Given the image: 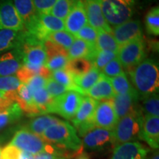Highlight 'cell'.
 Here are the masks:
<instances>
[{"label": "cell", "mask_w": 159, "mask_h": 159, "mask_svg": "<svg viewBox=\"0 0 159 159\" xmlns=\"http://www.w3.org/2000/svg\"><path fill=\"white\" fill-rule=\"evenodd\" d=\"M43 140L64 151L69 155L78 156L82 154L83 142L77 135L73 125L66 121L57 122L43 133L41 136Z\"/></svg>", "instance_id": "cell-1"}, {"label": "cell", "mask_w": 159, "mask_h": 159, "mask_svg": "<svg viewBox=\"0 0 159 159\" xmlns=\"http://www.w3.org/2000/svg\"><path fill=\"white\" fill-rule=\"evenodd\" d=\"M134 89L140 99L158 93L159 68L154 60L145 58L134 68L128 71Z\"/></svg>", "instance_id": "cell-2"}, {"label": "cell", "mask_w": 159, "mask_h": 159, "mask_svg": "<svg viewBox=\"0 0 159 159\" xmlns=\"http://www.w3.org/2000/svg\"><path fill=\"white\" fill-rule=\"evenodd\" d=\"M10 144L23 152H29L33 155L49 152L63 155L69 158H70V156L61 149L47 142L41 136L33 134L26 128L18 130L12 139Z\"/></svg>", "instance_id": "cell-3"}, {"label": "cell", "mask_w": 159, "mask_h": 159, "mask_svg": "<svg viewBox=\"0 0 159 159\" xmlns=\"http://www.w3.org/2000/svg\"><path fill=\"white\" fill-rule=\"evenodd\" d=\"M143 115L141 110L119 119L112 130L114 147L140 139Z\"/></svg>", "instance_id": "cell-4"}, {"label": "cell", "mask_w": 159, "mask_h": 159, "mask_svg": "<svg viewBox=\"0 0 159 159\" xmlns=\"http://www.w3.org/2000/svg\"><path fill=\"white\" fill-rule=\"evenodd\" d=\"M102 11L106 22L117 26L131 19L135 10V0H101Z\"/></svg>", "instance_id": "cell-5"}, {"label": "cell", "mask_w": 159, "mask_h": 159, "mask_svg": "<svg viewBox=\"0 0 159 159\" xmlns=\"http://www.w3.org/2000/svg\"><path fill=\"white\" fill-rule=\"evenodd\" d=\"M43 43V41L29 35L25 30L23 43L20 47L22 52L23 65L37 71L39 75L41 68L43 66H45L47 61Z\"/></svg>", "instance_id": "cell-6"}, {"label": "cell", "mask_w": 159, "mask_h": 159, "mask_svg": "<svg viewBox=\"0 0 159 159\" xmlns=\"http://www.w3.org/2000/svg\"><path fill=\"white\" fill-rule=\"evenodd\" d=\"M84 97L85 95L76 91H66L64 94L52 98L47 114H56L66 119L71 120L76 114Z\"/></svg>", "instance_id": "cell-7"}, {"label": "cell", "mask_w": 159, "mask_h": 159, "mask_svg": "<svg viewBox=\"0 0 159 159\" xmlns=\"http://www.w3.org/2000/svg\"><path fill=\"white\" fill-rule=\"evenodd\" d=\"M98 101L89 97H84L74 118L71 119L74 128L80 136L83 137L96 128L94 115Z\"/></svg>", "instance_id": "cell-8"}, {"label": "cell", "mask_w": 159, "mask_h": 159, "mask_svg": "<svg viewBox=\"0 0 159 159\" xmlns=\"http://www.w3.org/2000/svg\"><path fill=\"white\" fill-rule=\"evenodd\" d=\"M145 47L144 38H142L119 47L116 57L122 65L123 69L128 71L144 61L146 58Z\"/></svg>", "instance_id": "cell-9"}, {"label": "cell", "mask_w": 159, "mask_h": 159, "mask_svg": "<svg viewBox=\"0 0 159 159\" xmlns=\"http://www.w3.org/2000/svg\"><path fill=\"white\" fill-rule=\"evenodd\" d=\"M61 30H65L63 20L58 19L50 13H42L38 16L37 21L33 30L30 32H26L43 42L50 33Z\"/></svg>", "instance_id": "cell-10"}, {"label": "cell", "mask_w": 159, "mask_h": 159, "mask_svg": "<svg viewBox=\"0 0 159 159\" xmlns=\"http://www.w3.org/2000/svg\"><path fill=\"white\" fill-rule=\"evenodd\" d=\"M111 33L119 47L134 40L143 38L142 27L139 20L130 19L115 26Z\"/></svg>", "instance_id": "cell-11"}, {"label": "cell", "mask_w": 159, "mask_h": 159, "mask_svg": "<svg viewBox=\"0 0 159 159\" xmlns=\"http://www.w3.org/2000/svg\"><path fill=\"white\" fill-rule=\"evenodd\" d=\"M118 120L111 99L98 102L94 115V122L96 128L112 131Z\"/></svg>", "instance_id": "cell-12"}, {"label": "cell", "mask_w": 159, "mask_h": 159, "mask_svg": "<svg viewBox=\"0 0 159 159\" xmlns=\"http://www.w3.org/2000/svg\"><path fill=\"white\" fill-rule=\"evenodd\" d=\"M0 30H25L22 21L12 0H0Z\"/></svg>", "instance_id": "cell-13"}, {"label": "cell", "mask_w": 159, "mask_h": 159, "mask_svg": "<svg viewBox=\"0 0 159 159\" xmlns=\"http://www.w3.org/2000/svg\"><path fill=\"white\" fill-rule=\"evenodd\" d=\"M111 100L119 119L140 110V106L139 105L140 97L135 89L128 94H115Z\"/></svg>", "instance_id": "cell-14"}, {"label": "cell", "mask_w": 159, "mask_h": 159, "mask_svg": "<svg viewBox=\"0 0 159 159\" xmlns=\"http://www.w3.org/2000/svg\"><path fill=\"white\" fill-rule=\"evenodd\" d=\"M83 146L91 150H102L113 144V134L111 130L95 128L83 136Z\"/></svg>", "instance_id": "cell-15"}, {"label": "cell", "mask_w": 159, "mask_h": 159, "mask_svg": "<svg viewBox=\"0 0 159 159\" xmlns=\"http://www.w3.org/2000/svg\"><path fill=\"white\" fill-rule=\"evenodd\" d=\"M84 5L88 24L97 32L105 30L111 33L112 28L106 22L103 16L101 0H85Z\"/></svg>", "instance_id": "cell-16"}, {"label": "cell", "mask_w": 159, "mask_h": 159, "mask_svg": "<svg viewBox=\"0 0 159 159\" xmlns=\"http://www.w3.org/2000/svg\"><path fill=\"white\" fill-rule=\"evenodd\" d=\"M150 149L139 142L123 143L115 147L111 159H148Z\"/></svg>", "instance_id": "cell-17"}, {"label": "cell", "mask_w": 159, "mask_h": 159, "mask_svg": "<svg viewBox=\"0 0 159 159\" xmlns=\"http://www.w3.org/2000/svg\"><path fill=\"white\" fill-rule=\"evenodd\" d=\"M88 24L85 5L83 0H78L69 15L64 19L65 30L75 35Z\"/></svg>", "instance_id": "cell-18"}, {"label": "cell", "mask_w": 159, "mask_h": 159, "mask_svg": "<svg viewBox=\"0 0 159 159\" xmlns=\"http://www.w3.org/2000/svg\"><path fill=\"white\" fill-rule=\"evenodd\" d=\"M22 65V52L20 47L4 53L0 56V77L15 75Z\"/></svg>", "instance_id": "cell-19"}, {"label": "cell", "mask_w": 159, "mask_h": 159, "mask_svg": "<svg viewBox=\"0 0 159 159\" xmlns=\"http://www.w3.org/2000/svg\"><path fill=\"white\" fill-rule=\"evenodd\" d=\"M140 139L144 141L151 148H159V116H143Z\"/></svg>", "instance_id": "cell-20"}, {"label": "cell", "mask_w": 159, "mask_h": 159, "mask_svg": "<svg viewBox=\"0 0 159 159\" xmlns=\"http://www.w3.org/2000/svg\"><path fill=\"white\" fill-rule=\"evenodd\" d=\"M18 14L22 21L25 30L30 32L36 23L39 13L35 10L33 0H12Z\"/></svg>", "instance_id": "cell-21"}, {"label": "cell", "mask_w": 159, "mask_h": 159, "mask_svg": "<svg viewBox=\"0 0 159 159\" xmlns=\"http://www.w3.org/2000/svg\"><path fill=\"white\" fill-rule=\"evenodd\" d=\"M85 94L97 101L111 99L115 95L110 78L105 76L102 73L97 83L87 91Z\"/></svg>", "instance_id": "cell-22"}, {"label": "cell", "mask_w": 159, "mask_h": 159, "mask_svg": "<svg viewBox=\"0 0 159 159\" xmlns=\"http://www.w3.org/2000/svg\"><path fill=\"white\" fill-rule=\"evenodd\" d=\"M97 51L96 44H90L81 39H75L68 49V57L69 60L83 57L92 62Z\"/></svg>", "instance_id": "cell-23"}, {"label": "cell", "mask_w": 159, "mask_h": 159, "mask_svg": "<svg viewBox=\"0 0 159 159\" xmlns=\"http://www.w3.org/2000/svg\"><path fill=\"white\" fill-rule=\"evenodd\" d=\"M25 30L16 32L11 30H0V54L21 47Z\"/></svg>", "instance_id": "cell-24"}, {"label": "cell", "mask_w": 159, "mask_h": 159, "mask_svg": "<svg viewBox=\"0 0 159 159\" xmlns=\"http://www.w3.org/2000/svg\"><path fill=\"white\" fill-rule=\"evenodd\" d=\"M61 121V120L60 119L51 116V115H42L41 116L35 117V118L31 119L25 128L33 134L41 137L43 133L49 127L57 124Z\"/></svg>", "instance_id": "cell-25"}, {"label": "cell", "mask_w": 159, "mask_h": 159, "mask_svg": "<svg viewBox=\"0 0 159 159\" xmlns=\"http://www.w3.org/2000/svg\"><path fill=\"white\" fill-rule=\"evenodd\" d=\"M100 75L101 71L93 66L87 74L80 77H74L75 84L77 87V91L85 95L87 91L97 83Z\"/></svg>", "instance_id": "cell-26"}, {"label": "cell", "mask_w": 159, "mask_h": 159, "mask_svg": "<svg viewBox=\"0 0 159 159\" xmlns=\"http://www.w3.org/2000/svg\"><path fill=\"white\" fill-rule=\"evenodd\" d=\"M94 65L91 61L80 57L69 60L64 69L68 71L74 77L83 76L93 68Z\"/></svg>", "instance_id": "cell-27"}, {"label": "cell", "mask_w": 159, "mask_h": 159, "mask_svg": "<svg viewBox=\"0 0 159 159\" xmlns=\"http://www.w3.org/2000/svg\"><path fill=\"white\" fill-rule=\"evenodd\" d=\"M96 47L99 51H110L116 53L119 49V45L117 44L116 40L113 36L112 33L105 30L98 31Z\"/></svg>", "instance_id": "cell-28"}, {"label": "cell", "mask_w": 159, "mask_h": 159, "mask_svg": "<svg viewBox=\"0 0 159 159\" xmlns=\"http://www.w3.org/2000/svg\"><path fill=\"white\" fill-rule=\"evenodd\" d=\"M142 103L139 105L143 116H159V97L158 93L149 95L140 99Z\"/></svg>", "instance_id": "cell-29"}, {"label": "cell", "mask_w": 159, "mask_h": 159, "mask_svg": "<svg viewBox=\"0 0 159 159\" xmlns=\"http://www.w3.org/2000/svg\"><path fill=\"white\" fill-rule=\"evenodd\" d=\"M33 101L35 108L40 112V114L43 115L47 114L48 108L52 100V98L49 96L45 88L38 89L33 91Z\"/></svg>", "instance_id": "cell-30"}, {"label": "cell", "mask_w": 159, "mask_h": 159, "mask_svg": "<svg viewBox=\"0 0 159 159\" xmlns=\"http://www.w3.org/2000/svg\"><path fill=\"white\" fill-rule=\"evenodd\" d=\"M110 80L115 94H125L134 90V87L125 72L118 76L110 78Z\"/></svg>", "instance_id": "cell-31"}, {"label": "cell", "mask_w": 159, "mask_h": 159, "mask_svg": "<svg viewBox=\"0 0 159 159\" xmlns=\"http://www.w3.org/2000/svg\"><path fill=\"white\" fill-rule=\"evenodd\" d=\"M145 27L148 34L159 35V7L155 6L148 12L145 16Z\"/></svg>", "instance_id": "cell-32"}, {"label": "cell", "mask_w": 159, "mask_h": 159, "mask_svg": "<svg viewBox=\"0 0 159 159\" xmlns=\"http://www.w3.org/2000/svg\"><path fill=\"white\" fill-rule=\"evenodd\" d=\"M77 1L78 0H57L49 13L64 21Z\"/></svg>", "instance_id": "cell-33"}, {"label": "cell", "mask_w": 159, "mask_h": 159, "mask_svg": "<svg viewBox=\"0 0 159 159\" xmlns=\"http://www.w3.org/2000/svg\"><path fill=\"white\" fill-rule=\"evenodd\" d=\"M22 114L23 111H21L17 102H15L8 110L0 113V130L11 123L19 120Z\"/></svg>", "instance_id": "cell-34"}, {"label": "cell", "mask_w": 159, "mask_h": 159, "mask_svg": "<svg viewBox=\"0 0 159 159\" xmlns=\"http://www.w3.org/2000/svg\"><path fill=\"white\" fill-rule=\"evenodd\" d=\"M47 39L68 50L72 43L74 42L75 38L74 35L66 30H61L50 33Z\"/></svg>", "instance_id": "cell-35"}, {"label": "cell", "mask_w": 159, "mask_h": 159, "mask_svg": "<svg viewBox=\"0 0 159 159\" xmlns=\"http://www.w3.org/2000/svg\"><path fill=\"white\" fill-rule=\"evenodd\" d=\"M50 78L54 80L60 84L63 85V86L68 88L69 90L77 91V87L75 84L74 77L66 69H61V70L52 71Z\"/></svg>", "instance_id": "cell-36"}, {"label": "cell", "mask_w": 159, "mask_h": 159, "mask_svg": "<svg viewBox=\"0 0 159 159\" xmlns=\"http://www.w3.org/2000/svg\"><path fill=\"white\" fill-rule=\"evenodd\" d=\"M21 83L16 75L0 77V91L5 93H16Z\"/></svg>", "instance_id": "cell-37"}, {"label": "cell", "mask_w": 159, "mask_h": 159, "mask_svg": "<svg viewBox=\"0 0 159 159\" xmlns=\"http://www.w3.org/2000/svg\"><path fill=\"white\" fill-rule=\"evenodd\" d=\"M98 32L89 24L85 25L82 29H80L74 36L75 39H81L90 44H96Z\"/></svg>", "instance_id": "cell-38"}, {"label": "cell", "mask_w": 159, "mask_h": 159, "mask_svg": "<svg viewBox=\"0 0 159 159\" xmlns=\"http://www.w3.org/2000/svg\"><path fill=\"white\" fill-rule=\"evenodd\" d=\"M117 53L110 51H97L92 63L94 67L98 70L102 71V69L108 64L111 61L116 57Z\"/></svg>", "instance_id": "cell-39"}, {"label": "cell", "mask_w": 159, "mask_h": 159, "mask_svg": "<svg viewBox=\"0 0 159 159\" xmlns=\"http://www.w3.org/2000/svg\"><path fill=\"white\" fill-rule=\"evenodd\" d=\"M124 72L122 65L121 64L119 60L116 57L111 61L108 64L105 65V66L102 69L101 73L104 75L108 78L116 77L118 75L122 74Z\"/></svg>", "instance_id": "cell-40"}, {"label": "cell", "mask_w": 159, "mask_h": 159, "mask_svg": "<svg viewBox=\"0 0 159 159\" xmlns=\"http://www.w3.org/2000/svg\"><path fill=\"white\" fill-rule=\"evenodd\" d=\"M69 60V57L66 55H55L47 58L45 66L52 72L55 71L64 69Z\"/></svg>", "instance_id": "cell-41"}, {"label": "cell", "mask_w": 159, "mask_h": 159, "mask_svg": "<svg viewBox=\"0 0 159 159\" xmlns=\"http://www.w3.org/2000/svg\"><path fill=\"white\" fill-rule=\"evenodd\" d=\"M47 58L55 56V55H66L68 56V50L56 44L52 41L47 39L43 43Z\"/></svg>", "instance_id": "cell-42"}, {"label": "cell", "mask_w": 159, "mask_h": 159, "mask_svg": "<svg viewBox=\"0 0 159 159\" xmlns=\"http://www.w3.org/2000/svg\"><path fill=\"white\" fill-rule=\"evenodd\" d=\"M45 89L52 98H55V97H58L60 95L64 94L66 91H70L68 88L57 83L56 81H55L52 78H49L47 80Z\"/></svg>", "instance_id": "cell-43"}, {"label": "cell", "mask_w": 159, "mask_h": 159, "mask_svg": "<svg viewBox=\"0 0 159 159\" xmlns=\"http://www.w3.org/2000/svg\"><path fill=\"white\" fill-rule=\"evenodd\" d=\"M16 93H5L0 91V113L8 110L16 102Z\"/></svg>", "instance_id": "cell-44"}, {"label": "cell", "mask_w": 159, "mask_h": 159, "mask_svg": "<svg viewBox=\"0 0 159 159\" xmlns=\"http://www.w3.org/2000/svg\"><path fill=\"white\" fill-rule=\"evenodd\" d=\"M57 0H33L35 10L39 14L49 13Z\"/></svg>", "instance_id": "cell-45"}, {"label": "cell", "mask_w": 159, "mask_h": 159, "mask_svg": "<svg viewBox=\"0 0 159 159\" xmlns=\"http://www.w3.org/2000/svg\"><path fill=\"white\" fill-rule=\"evenodd\" d=\"M21 152L19 149L9 144L1 150V159H20Z\"/></svg>", "instance_id": "cell-46"}, {"label": "cell", "mask_w": 159, "mask_h": 159, "mask_svg": "<svg viewBox=\"0 0 159 159\" xmlns=\"http://www.w3.org/2000/svg\"><path fill=\"white\" fill-rule=\"evenodd\" d=\"M47 80H46L40 75H35L26 84L28 85V87L30 89L32 93L33 91L38 90V89L45 88L46 83Z\"/></svg>", "instance_id": "cell-47"}, {"label": "cell", "mask_w": 159, "mask_h": 159, "mask_svg": "<svg viewBox=\"0 0 159 159\" xmlns=\"http://www.w3.org/2000/svg\"><path fill=\"white\" fill-rule=\"evenodd\" d=\"M34 159H69L68 157L63 155L56 153H49V152H42L34 155Z\"/></svg>", "instance_id": "cell-48"}, {"label": "cell", "mask_w": 159, "mask_h": 159, "mask_svg": "<svg viewBox=\"0 0 159 159\" xmlns=\"http://www.w3.org/2000/svg\"><path fill=\"white\" fill-rule=\"evenodd\" d=\"M20 159H34V155L29 153V152H23L22 151Z\"/></svg>", "instance_id": "cell-49"}, {"label": "cell", "mask_w": 159, "mask_h": 159, "mask_svg": "<svg viewBox=\"0 0 159 159\" xmlns=\"http://www.w3.org/2000/svg\"><path fill=\"white\" fill-rule=\"evenodd\" d=\"M77 159H89V158L86 154H80L77 156Z\"/></svg>", "instance_id": "cell-50"}, {"label": "cell", "mask_w": 159, "mask_h": 159, "mask_svg": "<svg viewBox=\"0 0 159 159\" xmlns=\"http://www.w3.org/2000/svg\"><path fill=\"white\" fill-rule=\"evenodd\" d=\"M150 159H159V154L158 152H155V153L152 155V156L151 157Z\"/></svg>", "instance_id": "cell-51"}, {"label": "cell", "mask_w": 159, "mask_h": 159, "mask_svg": "<svg viewBox=\"0 0 159 159\" xmlns=\"http://www.w3.org/2000/svg\"><path fill=\"white\" fill-rule=\"evenodd\" d=\"M0 159H1V148H0Z\"/></svg>", "instance_id": "cell-52"}, {"label": "cell", "mask_w": 159, "mask_h": 159, "mask_svg": "<svg viewBox=\"0 0 159 159\" xmlns=\"http://www.w3.org/2000/svg\"><path fill=\"white\" fill-rule=\"evenodd\" d=\"M148 1H153V0H148Z\"/></svg>", "instance_id": "cell-53"}]
</instances>
